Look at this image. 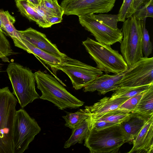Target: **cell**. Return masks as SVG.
I'll use <instances>...</instances> for the list:
<instances>
[{
	"instance_id": "cell-3",
	"label": "cell",
	"mask_w": 153,
	"mask_h": 153,
	"mask_svg": "<svg viewBox=\"0 0 153 153\" xmlns=\"http://www.w3.org/2000/svg\"><path fill=\"white\" fill-rule=\"evenodd\" d=\"M128 142V139L120 124L99 131L89 128L84 145L91 153H116Z\"/></svg>"
},
{
	"instance_id": "cell-31",
	"label": "cell",
	"mask_w": 153,
	"mask_h": 153,
	"mask_svg": "<svg viewBox=\"0 0 153 153\" xmlns=\"http://www.w3.org/2000/svg\"><path fill=\"white\" fill-rule=\"evenodd\" d=\"M90 128H93L99 131L111 126L118 125L114 123L94 119L90 116L89 117Z\"/></svg>"
},
{
	"instance_id": "cell-39",
	"label": "cell",
	"mask_w": 153,
	"mask_h": 153,
	"mask_svg": "<svg viewBox=\"0 0 153 153\" xmlns=\"http://www.w3.org/2000/svg\"></svg>"
},
{
	"instance_id": "cell-25",
	"label": "cell",
	"mask_w": 153,
	"mask_h": 153,
	"mask_svg": "<svg viewBox=\"0 0 153 153\" xmlns=\"http://www.w3.org/2000/svg\"><path fill=\"white\" fill-rule=\"evenodd\" d=\"M39 6L49 16L62 17L64 15L63 10L57 0H41Z\"/></svg>"
},
{
	"instance_id": "cell-2",
	"label": "cell",
	"mask_w": 153,
	"mask_h": 153,
	"mask_svg": "<svg viewBox=\"0 0 153 153\" xmlns=\"http://www.w3.org/2000/svg\"><path fill=\"white\" fill-rule=\"evenodd\" d=\"M7 72L12 86V93L22 108L39 98L36 90L34 74L31 70L12 62L8 65Z\"/></svg>"
},
{
	"instance_id": "cell-18",
	"label": "cell",
	"mask_w": 153,
	"mask_h": 153,
	"mask_svg": "<svg viewBox=\"0 0 153 153\" xmlns=\"http://www.w3.org/2000/svg\"><path fill=\"white\" fill-rule=\"evenodd\" d=\"M131 113L147 119L153 116V83L145 91Z\"/></svg>"
},
{
	"instance_id": "cell-33",
	"label": "cell",
	"mask_w": 153,
	"mask_h": 153,
	"mask_svg": "<svg viewBox=\"0 0 153 153\" xmlns=\"http://www.w3.org/2000/svg\"><path fill=\"white\" fill-rule=\"evenodd\" d=\"M152 0H133L127 18L132 16L140 6Z\"/></svg>"
},
{
	"instance_id": "cell-22",
	"label": "cell",
	"mask_w": 153,
	"mask_h": 153,
	"mask_svg": "<svg viewBox=\"0 0 153 153\" xmlns=\"http://www.w3.org/2000/svg\"><path fill=\"white\" fill-rule=\"evenodd\" d=\"M132 113L123 111L117 108L103 114L92 115L90 114L91 117L106 122L120 124L128 119Z\"/></svg>"
},
{
	"instance_id": "cell-26",
	"label": "cell",
	"mask_w": 153,
	"mask_h": 153,
	"mask_svg": "<svg viewBox=\"0 0 153 153\" xmlns=\"http://www.w3.org/2000/svg\"><path fill=\"white\" fill-rule=\"evenodd\" d=\"M152 83L139 87L119 88L114 91L111 97L113 99L118 97L129 98L138 94L147 91Z\"/></svg>"
},
{
	"instance_id": "cell-11",
	"label": "cell",
	"mask_w": 153,
	"mask_h": 153,
	"mask_svg": "<svg viewBox=\"0 0 153 153\" xmlns=\"http://www.w3.org/2000/svg\"><path fill=\"white\" fill-rule=\"evenodd\" d=\"M21 37L36 47L51 54L64 59L68 57L60 52L56 46L52 43L45 34L29 27L24 30H18Z\"/></svg>"
},
{
	"instance_id": "cell-12",
	"label": "cell",
	"mask_w": 153,
	"mask_h": 153,
	"mask_svg": "<svg viewBox=\"0 0 153 153\" xmlns=\"http://www.w3.org/2000/svg\"><path fill=\"white\" fill-rule=\"evenodd\" d=\"M126 71L112 75L102 74L85 87L83 91L85 92L97 91L103 94L109 91H114L118 88L119 83Z\"/></svg>"
},
{
	"instance_id": "cell-14",
	"label": "cell",
	"mask_w": 153,
	"mask_h": 153,
	"mask_svg": "<svg viewBox=\"0 0 153 153\" xmlns=\"http://www.w3.org/2000/svg\"><path fill=\"white\" fill-rule=\"evenodd\" d=\"M19 36L18 38L12 39L15 46L38 56L49 66L53 70L56 71V67L61 64L62 59L36 47L24 38Z\"/></svg>"
},
{
	"instance_id": "cell-1",
	"label": "cell",
	"mask_w": 153,
	"mask_h": 153,
	"mask_svg": "<svg viewBox=\"0 0 153 153\" xmlns=\"http://www.w3.org/2000/svg\"><path fill=\"white\" fill-rule=\"evenodd\" d=\"M37 88L41 91L39 98L49 101L59 109L77 108L84 102L69 92L52 76L39 70L34 73Z\"/></svg>"
},
{
	"instance_id": "cell-13",
	"label": "cell",
	"mask_w": 153,
	"mask_h": 153,
	"mask_svg": "<svg viewBox=\"0 0 153 153\" xmlns=\"http://www.w3.org/2000/svg\"><path fill=\"white\" fill-rule=\"evenodd\" d=\"M153 116L150 118L132 142L133 146L128 152L152 153Z\"/></svg>"
},
{
	"instance_id": "cell-6",
	"label": "cell",
	"mask_w": 153,
	"mask_h": 153,
	"mask_svg": "<svg viewBox=\"0 0 153 153\" xmlns=\"http://www.w3.org/2000/svg\"><path fill=\"white\" fill-rule=\"evenodd\" d=\"M41 128L35 120L23 108L16 111L13 128L14 153H22L39 133Z\"/></svg>"
},
{
	"instance_id": "cell-10",
	"label": "cell",
	"mask_w": 153,
	"mask_h": 153,
	"mask_svg": "<svg viewBox=\"0 0 153 153\" xmlns=\"http://www.w3.org/2000/svg\"><path fill=\"white\" fill-rule=\"evenodd\" d=\"M79 20L98 42L111 46L117 42H121L123 36L122 28L114 30L101 23L95 18L94 14L79 16Z\"/></svg>"
},
{
	"instance_id": "cell-34",
	"label": "cell",
	"mask_w": 153,
	"mask_h": 153,
	"mask_svg": "<svg viewBox=\"0 0 153 153\" xmlns=\"http://www.w3.org/2000/svg\"><path fill=\"white\" fill-rule=\"evenodd\" d=\"M9 42L3 34V33L0 31V50L6 55H7L4 50L8 46Z\"/></svg>"
},
{
	"instance_id": "cell-29",
	"label": "cell",
	"mask_w": 153,
	"mask_h": 153,
	"mask_svg": "<svg viewBox=\"0 0 153 153\" xmlns=\"http://www.w3.org/2000/svg\"><path fill=\"white\" fill-rule=\"evenodd\" d=\"M96 19L99 22L113 29L117 30V24L119 22L118 15L103 14L98 15L94 14Z\"/></svg>"
},
{
	"instance_id": "cell-32",
	"label": "cell",
	"mask_w": 153,
	"mask_h": 153,
	"mask_svg": "<svg viewBox=\"0 0 153 153\" xmlns=\"http://www.w3.org/2000/svg\"><path fill=\"white\" fill-rule=\"evenodd\" d=\"M133 0H123L118 15L119 22H124L127 18Z\"/></svg>"
},
{
	"instance_id": "cell-38",
	"label": "cell",
	"mask_w": 153,
	"mask_h": 153,
	"mask_svg": "<svg viewBox=\"0 0 153 153\" xmlns=\"http://www.w3.org/2000/svg\"><path fill=\"white\" fill-rule=\"evenodd\" d=\"M3 30H4L5 31V29L3 26L1 21L0 18V31L3 33Z\"/></svg>"
},
{
	"instance_id": "cell-35",
	"label": "cell",
	"mask_w": 153,
	"mask_h": 153,
	"mask_svg": "<svg viewBox=\"0 0 153 153\" xmlns=\"http://www.w3.org/2000/svg\"><path fill=\"white\" fill-rule=\"evenodd\" d=\"M62 20V17L59 16H50L48 17V22L51 27L54 24L61 22Z\"/></svg>"
},
{
	"instance_id": "cell-30",
	"label": "cell",
	"mask_w": 153,
	"mask_h": 153,
	"mask_svg": "<svg viewBox=\"0 0 153 153\" xmlns=\"http://www.w3.org/2000/svg\"><path fill=\"white\" fill-rule=\"evenodd\" d=\"M145 91L138 94L129 98L117 109L126 112L131 113L136 107Z\"/></svg>"
},
{
	"instance_id": "cell-15",
	"label": "cell",
	"mask_w": 153,
	"mask_h": 153,
	"mask_svg": "<svg viewBox=\"0 0 153 153\" xmlns=\"http://www.w3.org/2000/svg\"><path fill=\"white\" fill-rule=\"evenodd\" d=\"M17 102L8 87L0 88V128L15 114Z\"/></svg>"
},
{
	"instance_id": "cell-19",
	"label": "cell",
	"mask_w": 153,
	"mask_h": 153,
	"mask_svg": "<svg viewBox=\"0 0 153 153\" xmlns=\"http://www.w3.org/2000/svg\"><path fill=\"white\" fill-rule=\"evenodd\" d=\"M15 115L0 128V153H14L13 133Z\"/></svg>"
},
{
	"instance_id": "cell-9",
	"label": "cell",
	"mask_w": 153,
	"mask_h": 153,
	"mask_svg": "<svg viewBox=\"0 0 153 153\" xmlns=\"http://www.w3.org/2000/svg\"><path fill=\"white\" fill-rule=\"evenodd\" d=\"M116 0H63L60 6L64 14L78 17L90 13H108Z\"/></svg>"
},
{
	"instance_id": "cell-37",
	"label": "cell",
	"mask_w": 153,
	"mask_h": 153,
	"mask_svg": "<svg viewBox=\"0 0 153 153\" xmlns=\"http://www.w3.org/2000/svg\"><path fill=\"white\" fill-rule=\"evenodd\" d=\"M27 1L30 3L33 4L39 5V2L41 0H27Z\"/></svg>"
},
{
	"instance_id": "cell-24",
	"label": "cell",
	"mask_w": 153,
	"mask_h": 153,
	"mask_svg": "<svg viewBox=\"0 0 153 153\" xmlns=\"http://www.w3.org/2000/svg\"><path fill=\"white\" fill-rule=\"evenodd\" d=\"M0 18L5 31L12 39L18 38L19 36L18 30L13 25L15 22V18L12 16L8 11L0 10Z\"/></svg>"
},
{
	"instance_id": "cell-8",
	"label": "cell",
	"mask_w": 153,
	"mask_h": 153,
	"mask_svg": "<svg viewBox=\"0 0 153 153\" xmlns=\"http://www.w3.org/2000/svg\"><path fill=\"white\" fill-rule=\"evenodd\" d=\"M153 83V58L143 57L128 67L123 75L118 86L139 87Z\"/></svg>"
},
{
	"instance_id": "cell-17",
	"label": "cell",
	"mask_w": 153,
	"mask_h": 153,
	"mask_svg": "<svg viewBox=\"0 0 153 153\" xmlns=\"http://www.w3.org/2000/svg\"><path fill=\"white\" fill-rule=\"evenodd\" d=\"M148 119L132 113L129 117L120 124L129 142L133 141Z\"/></svg>"
},
{
	"instance_id": "cell-4",
	"label": "cell",
	"mask_w": 153,
	"mask_h": 153,
	"mask_svg": "<svg viewBox=\"0 0 153 153\" xmlns=\"http://www.w3.org/2000/svg\"><path fill=\"white\" fill-rule=\"evenodd\" d=\"M82 44L95 62L96 67L106 74H119L128 67L122 55L112 48L111 45L99 43L89 37Z\"/></svg>"
},
{
	"instance_id": "cell-21",
	"label": "cell",
	"mask_w": 153,
	"mask_h": 153,
	"mask_svg": "<svg viewBox=\"0 0 153 153\" xmlns=\"http://www.w3.org/2000/svg\"><path fill=\"white\" fill-rule=\"evenodd\" d=\"M89 128L88 117L72 129V134L65 142L64 148H68L77 143H82L88 133Z\"/></svg>"
},
{
	"instance_id": "cell-27",
	"label": "cell",
	"mask_w": 153,
	"mask_h": 153,
	"mask_svg": "<svg viewBox=\"0 0 153 153\" xmlns=\"http://www.w3.org/2000/svg\"><path fill=\"white\" fill-rule=\"evenodd\" d=\"M146 19L140 20L142 34V48L144 57H148L152 53L153 46L150 40L148 31L146 27Z\"/></svg>"
},
{
	"instance_id": "cell-16",
	"label": "cell",
	"mask_w": 153,
	"mask_h": 153,
	"mask_svg": "<svg viewBox=\"0 0 153 153\" xmlns=\"http://www.w3.org/2000/svg\"><path fill=\"white\" fill-rule=\"evenodd\" d=\"M129 98L118 97L111 98L105 97L93 105L85 106V108L92 115L103 114L117 109Z\"/></svg>"
},
{
	"instance_id": "cell-28",
	"label": "cell",
	"mask_w": 153,
	"mask_h": 153,
	"mask_svg": "<svg viewBox=\"0 0 153 153\" xmlns=\"http://www.w3.org/2000/svg\"><path fill=\"white\" fill-rule=\"evenodd\" d=\"M132 15L141 20L148 17H153V0L143 4L139 7Z\"/></svg>"
},
{
	"instance_id": "cell-5",
	"label": "cell",
	"mask_w": 153,
	"mask_h": 153,
	"mask_svg": "<svg viewBox=\"0 0 153 153\" xmlns=\"http://www.w3.org/2000/svg\"><path fill=\"white\" fill-rule=\"evenodd\" d=\"M122 29L123 36L120 43V51L129 67L143 57L140 20L132 15L123 22Z\"/></svg>"
},
{
	"instance_id": "cell-40",
	"label": "cell",
	"mask_w": 153,
	"mask_h": 153,
	"mask_svg": "<svg viewBox=\"0 0 153 153\" xmlns=\"http://www.w3.org/2000/svg\"></svg>"
},
{
	"instance_id": "cell-7",
	"label": "cell",
	"mask_w": 153,
	"mask_h": 153,
	"mask_svg": "<svg viewBox=\"0 0 153 153\" xmlns=\"http://www.w3.org/2000/svg\"><path fill=\"white\" fill-rule=\"evenodd\" d=\"M56 70H61L66 74L76 90L84 88L103 73L97 67L68 56L62 59Z\"/></svg>"
},
{
	"instance_id": "cell-36",
	"label": "cell",
	"mask_w": 153,
	"mask_h": 153,
	"mask_svg": "<svg viewBox=\"0 0 153 153\" xmlns=\"http://www.w3.org/2000/svg\"><path fill=\"white\" fill-rule=\"evenodd\" d=\"M0 58L3 61L9 62L8 58L5 54L0 50Z\"/></svg>"
},
{
	"instance_id": "cell-23",
	"label": "cell",
	"mask_w": 153,
	"mask_h": 153,
	"mask_svg": "<svg viewBox=\"0 0 153 153\" xmlns=\"http://www.w3.org/2000/svg\"><path fill=\"white\" fill-rule=\"evenodd\" d=\"M90 114L85 108L80 109L74 113H69L62 116L65 121V126L72 129L78 124L87 118Z\"/></svg>"
},
{
	"instance_id": "cell-20",
	"label": "cell",
	"mask_w": 153,
	"mask_h": 153,
	"mask_svg": "<svg viewBox=\"0 0 153 153\" xmlns=\"http://www.w3.org/2000/svg\"><path fill=\"white\" fill-rule=\"evenodd\" d=\"M15 2L19 11L24 16L35 22L40 27H49L42 17L30 4L27 0H16Z\"/></svg>"
}]
</instances>
